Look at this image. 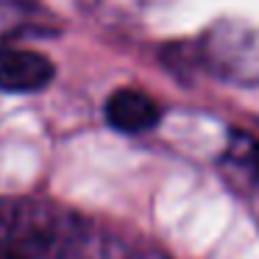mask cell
<instances>
[{"label": "cell", "instance_id": "3957f363", "mask_svg": "<svg viewBox=\"0 0 259 259\" xmlns=\"http://www.w3.org/2000/svg\"><path fill=\"white\" fill-rule=\"evenodd\" d=\"M106 123L120 134H145L162 120V109L142 90H117L106 101Z\"/></svg>", "mask_w": 259, "mask_h": 259}, {"label": "cell", "instance_id": "277c9868", "mask_svg": "<svg viewBox=\"0 0 259 259\" xmlns=\"http://www.w3.org/2000/svg\"><path fill=\"white\" fill-rule=\"evenodd\" d=\"M59 31L56 14L36 0H0V45L20 36H51Z\"/></svg>", "mask_w": 259, "mask_h": 259}, {"label": "cell", "instance_id": "5b68a950", "mask_svg": "<svg viewBox=\"0 0 259 259\" xmlns=\"http://www.w3.org/2000/svg\"><path fill=\"white\" fill-rule=\"evenodd\" d=\"M67 259H164V256L134 248L131 242L120 240V237L92 234L90 229H84V234L78 237V242L67 253Z\"/></svg>", "mask_w": 259, "mask_h": 259}, {"label": "cell", "instance_id": "6da1fadb", "mask_svg": "<svg viewBox=\"0 0 259 259\" xmlns=\"http://www.w3.org/2000/svg\"><path fill=\"white\" fill-rule=\"evenodd\" d=\"M84 223L34 198H0V259H67Z\"/></svg>", "mask_w": 259, "mask_h": 259}, {"label": "cell", "instance_id": "8992f818", "mask_svg": "<svg viewBox=\"0 0 259 259\" xmlns=\"http://www.w3.org/2000/svg\"><path fill=\"white\" fill-rule=\"evenodd\" d=\"M248 164H251V170H253V176L259 179V142L251 148V153H248Z\"/></svg>", "mask_w": 259, "mask_h": 259}, {"label": "cell", "instance_id": "7a4b0ae2", "mask_svg": "<svg viewBox=\"0 0 259 259\" xmlns=\"http://www.w3.org/2000/svg\"><path fill=\"white\" fill-rule=\"evenodd\" d=\"M56 75V67L48 56L31 48L0 45V90L12 95H28L39 92Z\"/></svg>", "mask_w": 259, "mask_h": 259}]
</instances>
